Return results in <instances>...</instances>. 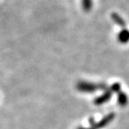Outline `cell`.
<instances>
[{
  "instance_id": "obj_9",
  "label": "cell",
  "mask_w": 129,
  "mask_h": 129,
  "mask_svg": "<svg viewBox=\"0 0 129 129\" xmlns=\"http://www.w3.org/2000/svg\"><path fill=\"white\" fill-rule=\"evenodd\" d=\"M77 129H93V128H91V127H90V128H87V127H78Z\"/></svg>"
},
{
  "instance_id": "obj_7",
  "label": "cell",
  "mask_w": 129,
  "mask_h": 129,
  "mask_svg": "<svg viewBox=\"0 0 129 129\" xmlns=\"http://www.w3.org/2000/svg\"><path fill=\"white\" fill-rule=\"evenodd\" d=\"M81 5L84 11L88 13L92 9L93 2H92V0H81Z\"/></svg>"
},
{
  "instance_id": "obj_2",
  "label": "cell",
  "mask_w": 129,
  "mask_h": 129,
  "mask_svg": "<svg viewBox=\"0 0 129 129\" xmlns=\"http://www.w3.org/2000/svg\"><path fill=\"white\" fill-rule=\"evenodd\" d=\"M115 118V114L113 112L109 113L107 116H105L102 119H101L99 122H96L94 121V119L92 117H91L89 119L90 124H91V127L93 129H101L105 127L106 126H107L109 123H111V122H112V120Z\"/></svg>"
},
{
  "instance_id": "obj_1",
  "label": "cell",
  "mask_w": 129,
  "mask_h": 129,
  "mask_svg": "<svg viewBox=\"0 0 129 129\" xmlns=\"http://www.w3.org/2000/svg\"><path fill=\"white\" fill-rule=\"evenodd\" d=\"M76 89L81 92L85 93H91L96 91H107L108 86L104 82L93 83L86 81H80L76 83Z\"/></svg>"
},
{
  "instance_id": "obj_6",
  "label": "cell",
  "mask_w": 129,
  "mask_h": 129,
  "mask_svg": "<svg viewBox=\"0 0 129 129\" xmlns=\"http://www.w3.org/2000/svg\"><path fill=\"white\" fill-rule=\"evenodd\" d=\"M117 101H118V103H119V105L121 106V107H125V106L127 105L128 98H127V96L126 95L125 92L120 91L119 93H118Z\"/></svg>"
},
{
  "instance_id": "obj_5",
  "label": "cell",
  "mask_w": 129,
  "mask_h": 129,
  "mask_svg": "<svg viewBox=\"0 0 129 129\" xmlns=\"http://www.w3.org/2000/svg\"><path fill=\"white\" fill-rule=\"evenodd\" d=\"M111 17H112V19L113 20V22H114L115 24H117V25H119L121 28L125 29L126 26H127V24H126L125 20L123 19L117 13H112Z\"/></svg>"
},
{
  "instance_id": "obj_8",
  "label": "cell",
  "mask_w": 129,
  "mask_h": 129,
  "mask_svg": "<svg viewBox=\"0 0 129 129\" xmlns=\"http://www.w3.org/2000/svg\"><path fill=\"white\" fill-rule=\"evenodd\" d=\"M110 90L112 92H117V93H119L120 90H121V84L116 82V83L112 85V86L110 87Z\"/></svg>"
},
{
  "instance_id": "obj_4",
  "label": "cell",
  "mask_w": 129,
  "mask_h": 129,
  "mask_svg": "<svg viewBox=\"0 0 129 129\" xmlns=\"http://www.w3.org/2000/svg\"><path fill=\"white\" fill-rule=\"evenodd\" d=\"M117 40L121 44H127L129 42V30L127 29H122L117 35Z\"/></svg>"
},
{
  "instance_id": "obj_3",
  "label": "cell",
  "mask_w": 129,
  "mask_h": 129,
  "mask_svg": "<svg viewBox=\"0 0 129 129\" xmlns=\"http://www.w3.org/2000/svg\"><path fill=\"white\" fill-rule=\"evenodd\" d=\"M112 91L108 88L107 91H105V92L102 95V96H98L97 98H96V99L94 100V104L96 106L104 104V103L107 102L108 101L112 98Z\"/></svg>"
}]
</instances>
